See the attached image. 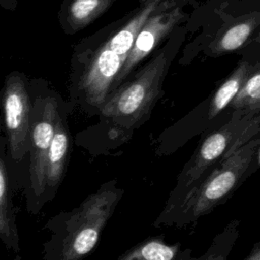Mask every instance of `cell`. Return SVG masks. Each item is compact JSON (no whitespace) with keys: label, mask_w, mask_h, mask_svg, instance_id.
I'll use <instances>...</instances> for the list:
<instances>
[{"label":"cell","mask_w":260,"mask_h":260,"mask_svg":"<svg viewBox=\"0 0 260 260\" xmlns=\"http://www.w3.org/2000/svg\"><path fill=\"white\" fill-rule=\"evenodd\" d=\"M166 66V55L160 52L132 80L120 85L108 98L100 110L102 116L124 128L141 122L159 93Z\"/></svg>","instance_id":"cell-5"},{"label":"cell","mask_w":260,"mask_h":260,"mask_svg":"<svg viewBox=\"0 0 260 260\" xmlns=\"http://www.w3.org/2000/svg\"><path fill=\"white\" fill-rule=\"evenodd\" d=\"M256 158V164H257V168H260V145L256 151V154H255V157Z\"/></svg>","instance_id":"cell-19"},{"label":"cell","mask_w":260,"mask_h":260,"mask_svg":"<svg viewBox=\"0 0 260 260\" xmlns=\"http://www.w3.org/2000/svg\"><path fill=\"white\" fill-rule=\"evenodd\" d=\"M18 1L17 0H0V8L14 12L17 8Z\"/></svg>","instance_id":"cell-17"},{"label":"cell","mask_w":260,"mask_h":260,"mask_svg":"<svg viewBox=\"0 0 260 260\" xmlns=\"http://www.w3.org/2000/svg\"><path fill=\"white\" fill-rule=\"evenodd\" d=\"M184 18V12L180 7H175L171 2H164L144 23L124 61L121 71L115 81L112 93L121 85L131 70L139 64L159 42L166 38L172 29ZM111 93V94H112Z\"/></svg>","instance_id":"cell-7"},{"label":"cell","mask_w":260,"mask_h":260,"mask_svg":"<svg viewBox=\"0 0 260 260\" xmlns=\"http://www.w3.org/2000/svg\"><path fill=\"white\" fill-rule=\"evenodd\" d=\"M61 110V100L57 93L48 91L37 95L34 101L29 133L28 182L25 191L27 211L31 214H37L45 204L48 152Z\"/></svg>","instance_id":"cell-4"},{"label":"cell","mask_w":260,"mask_h":260,"mask_svg":"<svg viewBox=\"0 0 260 260\" xmlns=\"http://www.w3.org/2000/svg\"><path fill=\"white\" fill-rule=\"evenodd\" d=\"M115 0H63L58 21L66 35L84 29L103 15Z\"/></svg>","instance_id":"cell-10"},{"label":"cell","mask_w":260,"mask_h":260,"mask_svg":"<svg viewBox=\"0 0 260 260\" xmlns=\"http://www.w3.org/2000/svg\"><path fill=\"white\" fill-rule=\"evenodd\" d=\"M244 260H260V249L253 247L251 253Z\"/></svg>","instance_id":"cell-18"},{"label":"cell","mask_w":260,"mask_h":260,"mask_svg":"<svg viewBox=\"0 0 260 260\" xmlns=\"http://www.w3.org/2000/svg\"><path fill=\"white\" fill-rule=\"evenodd\" d=\"M124 189L111 180L89 194L77 207L50 217L45 229L50 238L43 245V260H82L96 246Z\"/></svg>","instance_id":"cell-1"},{"label":"cell","mask_w":260,"mask_h":260,"mask_svg":"<svg viewBox=\"0 0 260 260\" xmlns=\"http://www.w3.org/2000/svg\"><path fill=\"white\" fill-rule=\"evenodd\" d=\"M232 106L244 113L256 115L260 112V67L251 71L232 101Z\"/></svg>","instance_id":"cell-16"},{"label":"cell","mask_w":260,"mask_h":260,"mask_svg":"<svg viewBox=\"0 0 260 260\" xmlns=\"http://www.w3.org/2000/svg\"><path fill=\"white\" fill-rule=\"evenodd\" d=\"M191 251L179 243L169 245L160 238H149L131 248L117 260H191Z\"/></svg>","instance_id":"cell-12"},{"label":"cell","mask_w":260,"mask_h":260,"mask_svg":"<svg viewBox=\"0 0 260 260\" xmlns=\"http://www.w3.org/2000/svg\"><path fill=\"white\" fill-rule=\"evenodd\" d=\"M240 236V220L230 221L221 232L212 240L206 252L198 258L191 260H228L229 256Z\"/></svg>","instance_id":"cell-15"},{"label":"cell","mask_w":260,"mask_h":260,"mask_svg":"<svg viewBox=\"0 0 260 260\" xmlns=\"http://www.w3.org/2000/svg\"><path fill=\"white\" fill-rule=\"evenodd\" d=\"M0 102L8 153L13 161L20 162L29 152L34 108L29 83L23 73L14 70L6 76Z\"/></svg>","instance_id":"cell-6"},{"label":"cell","mask_w":260,"mask_h":260,"mask_svg":"<svg viewBox=\"0 0 260 260\" xmlns=\"http://www.w3.org/2000/svg\"><path fill=\"white\" fill-rule=\"evenodd\" d=\"M252 71V66L248 62H241L232 74L220 84L211 98L208 108V118L218 115L237 95L242 84Z\"/></svg>","instance_id":"cell-14"},{"label":"cell","mask_w":260,"mask_h":260,"mask_svg":"<svg viewBox=\"0 0 260 260\" xmlns=\"http://www.w3.org/2000/svg\"><path fill=\"white\" fill-rule=\"evenodd\" d=\"M164 2L160 0H144L132 18L102 43L116 54L127 57L135 38L146 20Z\"/></svg>","instance_id":"cell-11"},{"label":"cell","mask_w":260,"mask_h":260,"mask_svg":"<svg viewBox=\"0 0 260 260\" xmlns=\"http://www.w3.org/2000/svg\"><path fill=\"white\" fill-rule=\"evenodd\" d=\"M260 129V116L235 111L232 119L199 145L178 176L154 225H171L180 208L213 168L251 140Z\"/></svg>","instance_id":"cell-2"},{"label":"cell","mask_w":260,"mask_h":260,"mask_svg":"<svg viewBox=\"0 0 260 260\" xmlns=\"http://www.w3.org/2000/svg\"><path fill=\"white\" fill-rule=\"evenodd\" d=\"M260 138H252L226 158L220 160L180 208L171 225L182 228L223 204L248 177Z\"/></svg>","instance_id":"cell-3"},{"label":"cell","mask_w":260,"mask_h":260,"mask_svg":"<svg viewBox=\"0 0 260 260\" xmlns=\"http://www.w3.org/2000/svg\"><path fill=\"white\" fill-rule=\"evenodd\" d=\"M254 247H256V248H259V249H260V241H259V242H257V243L254 245Z\"/></svg>","instance_id":"cell-21"},{"label":"cell","mask_w":260,"mask_h":260,"mask_svg":"<svg viewBox=\"0 0 260 260\" xmlns=\"http://www.w3.org/2000/svg\"><path fill=\"white\" fill-rule=\"evenodd\" d=\"M65 118V112L61 110L57 120L56 131L48 152L45 203L54 198L66 173L70 149V133Z\"/></svg>","instance_id":"cell-8"},{"label":"cell","mask_w":260,"mask_h":260,"mask_svg":"<svg viewBox=\"0 0 260 260\" xmlns=\"http://www.w3.org/2000/svg\"><path fill=\"white\" fill-rule=\"evenodd\" d=\"M5 145L6 138L2 135L0 119V240L8 251L18 255L20 252L19 235L11 199L10 181L5 159Z\"/></svg>","instance_id":"cell-9"},{"label":"cell","mask_w":260,"mask_h":260,"mask_svg":"<svg viewBox=\"0 0 260 260\" xmlns=\"http://www.w3.org/2000/svg\"><path fill=\"white\" fill-rule=\"evenodd\" d=\"M256 42L260 45V32L258 34V37H257V39H256Z\"/></svg>","instance_id":"cell-20"},{"label":"cell","mask_w":260,"mask_h":260,"mask_svg":"<svg viewBox=\"0 0 260 260\" xmlns=\"http://www.w3.org/2000/svg\"><path fill=\"white\" fill-rule=\"evenodd\" d=\"M259 24L260 12H253L242 17L211 44V52L215 55H219L238 50L248 41Z\"/></svg>","instance_id":"cell-13"}]
</instances>
